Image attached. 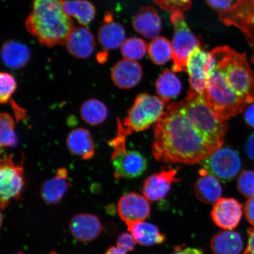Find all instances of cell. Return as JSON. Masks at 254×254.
Here are the masks:
<instances>
[{"label":"cell","mask_w":254,"mask_h":254,"mask_svg":"<svg viewBox=\"0 0 254 254\" xmlns=\"http://www.w3.org/2000/svg\"><path fill=\"white\" fill-rule=\"evenodd\" d=\"M163 10L170 12H184L191 7L192 0H154Z\"/></svg>","instance_id":"34"},{"label":"cell","mask_w":254,"mask_h":254,"mask_svg":"<svg viewBox=\"0 0 254 254\" xmlns=\"http://www.w3.org/2000/svg\"><path fill=\"white\" fill-rule=\"evenodd\" d=\"M68 172L65 168L57 169L55 177L46 181L41 186L40 195L48 204L55 205L62 201L65 193L71 188Z\"/></svg>","instance_id":"17"},{"label":"cell","mask_w":254,"mask_h":254,"mask_svg":"<svg viewBox=\"0 0 254 254\" xmlns=\"http://www.w3.org/2000/svg\"><path fill=\"white\" fill-rule=\"evenodd\" d=\"M178 170L168 168L148 177L142 186L143 195L150 201H158L166 197L173 184L180 181L177 177Z\"/></svg>","instance_id":"14"},{"label":"cell","mask_w":254,"mask_h":254,"mask_svg":"<svg viewBox=\"0 0 254 254\" xmlns=\"http://www.w3.org/2000/svg\"><path fill=\"white\" fill-rule=\"evenodd\" d=\"M1 56L2 62L8 67L20 69L29 62L30 52L28 47L24 44L9 40L2 46Z\"/></svg>","instance_id":"25"},{"label":"cell","mask_w":254,"mask_h":254,"mask_svg":"<svg viewBox=\"0 0 254 254\" xmlns=\"http://www.w3.org/2000/svg\"><path fill=\"white\" fill-rule=\"evenodd\" d=\"M165 103L156 96L140 94L128 111L123 123L118 122V133L126 136L144 131L157 123L165 112Z\"/></svg>","instance_id":"5"},{"label":"cell","mask_w":254,"mask_h":254,"mask_svg":"<svg viewBox=\"0 0 254 254\" xmlns=\"http://www.w3.org/2000/svg\"><path fill=\"white\" fill-rule=\"evenodd\" d=\"M211 216L216 225L225 230L238 227L243 217V206L237 199L221 198L214 204Z\"/></svg>","instance_id":"13"},{"label":"cell","mask_w":254,"mask_h":254,"mask_svg":"<svg viewBox=\"0 0 254 254\" xmlns=\"http://www.w3.org/2000/svg\"><path fill=\"white\" fill-rule=\"evenodd\" d=\"M109 115L106 104L99 100L91 98L85 101L80 108V116L87 125L95 126L103 123Z\"/></svg>","instance_id":"28"},{"label":"cell","mask_w":254,"mask_h":254,"mask_svg":"<svg viewBox=\"0 0 254 254\" xmlns=\"http://www.w3.org/2000/svg\"><path fill=\"white\" fill-rule=\"evenodd\" d=\"M136 244L134 238L130 233H123L117 238V246L127 253L134 250Z\"/></svg>","instance_id":"35"},{"label":"cell","mask_w":254,"mask_h":254,"mask_svg":"<svg viewBox=\"0 0 254 254\" xmlns=\"http://www.w3.org/2000/svg\"><path fill=\"white\" fill-rule=\"evenodd\" d=\"M215 66V59L211 52H206L200 47L195 48L190 54L187 64L190 89L202 96Z\"/></svg>","instance_id":"10"},{"label":"cell","mask_w":254,"mask_h":254,"mask_svg":"<svg viewBox=\"0 0 254 254\" xmlns=\"http://www.w3.org/2000/svg\"><path fill=\"white\" fill-rule=\"evenodd\" d=\"M174 27L172 41L174 72L187 71V62L192 51L199 47V41L187 24L182 12H174L170 17Z\"/></svg>","instance_id":"6"},{"label":"cell","mask_w":254,"mask_h":254,"mask_svg":"<svg viewBox=\"0 0 254 254\" xmlns=\"http://www.w3.org/2000/svg\"><path fill=\"white\" fill-rule=\"evenodd\" d=\"M218 14L222 23L239 28L254 49V0H237L230 8Z\"/></svg>","instance_id":"11"},{"label":"cell","mask_w":254,"mask_h":254,"mask_svg":"<svg viewBox=\"0 0 254 254\" xmlns=\"http://www.w3.org/2000/svg\"><path fill=\"white\" fill-rule=\"evenodd\" d=\"M107 55H105L104 53L98 54V55L97 57L98 62H101L106 61V60L107 59Z\"/></svg>","instance_id":"43"},{"label":"cell","mask_w":254,"mask_h":254,"mask_svg":"<svg viewBox=\"0 0 254 254\" xmlns=\"http://www.w3.org/2000/svg\"><path fill=\"white\" fill-rule=\"evenodd\" d=\"M98 41L107 49H116L122 47L126 40V31L122 24L113 21V15H105L104 23L101 25L98 33Z\"/></svg>","instance_id":"20"},{"label":"cell","mask_w":254,"mask_h":254,"mask_svg":"<svg viewBox=\"0 0 254 254\" xmlns=\"http://www.w3.org/2000/svg\"><path fill=\"white\" fill-rule=\"evenodd\" d=\"M245 151L247 156L254 161V133L248 139L245 146Z\"/></svg>","instance_id":"41"},{"label":"cell","mask_w":254,"mask_h":254,"mask_svg":"<svg viewBox=\"0 0 254 254\" xmlns=\"http://www.w3.org/2000/svg\"><path fill=\"white\" fill-rule=\"evenodd\" d=\"M247 246L243 254H254V227L247 231Z\"/></svg>","instance_id":"38"},{"label":"cell","mask_w":254,"mask_h":254,"mask_svg":"<svg viewBox=\"0 0 254 254\" xmlns=\"http://www.w3.org/2000/svg\"><path fill=\"white\" fill-rule=\"evenodd\" d=\"M215 65L238 96L247 105L254 101V75L246 54L240 53L228 46L211 51Z\"/></svg>","instance_id":"3"},{"label":"cell","mask_w":254,"mask_h":254,"mask_svg":"<svg viewBox=\"0 0 254 254\" xmlns=\"http://www.w3.org/2000/svg\"><path fill=\"white\" fill-rule=\"evenodd\" d=\"M110 144L114 150L111 162L116 179H134L141 176L147 170V159L140 152L127 150L125 138L117 136Z\"/></svg>","instance_id":"7"},{"label":"cell","mask_w":254,"mask_h":254,"mask_svg":"<svg viewBox=\"0 0 254 254\" xmlns=\"http://www.w3.org/2000/svg\"><path fill=\"white\" fill-rule=\"evenodd\" d=\"M148 53L155 64L164 65L173 59L172 44L166 38L157 37L149 44Z\"/></svg>","instance_id":"29"},{"label":"cell","mask_w":254,"mask_h":254,"mask_svg":"<svg viewBox=\"0 0 254 254\" xmlns=\"http://www.w3.org/2000/svg\"><path fill=\"white\" fill-rule=\"evenodd\" d=\"M17 87V81L13 76L7 72H1L0 74V103H7Z\"/></svg>","instance_id":"32"},{"label":"cell","mask_w":254,"mask_h":254,"mask_svg":"<svg viewBox=\"0 0 254 254\" xmlns=\"http://www.w3.org/2000/svg\"><path fill=\"white\" fill-rule=\"evenodd\" d=\"M202 169L222 182L233 180L239 173L241 160L236 151L230 148H220L201 162Z\"/></svg>","instance_id":"9"},{"label":"cell","mask_w":254,"mask_h":254,"mask_svg":"<svg viewBox=\"0 0 254 254\" xmlns=\"http://www.w3.org/2000/svg\"><path fill=\"white\" fill-rule=\"evenodd\" d=\"M65 45L68 52L72 56L86 59L94 52L95 38L86 28H74L66 40Z\"/></svg>","instance_id":"18"},{"label":"cell","mask_w":254,"mask_h":254,"mask_svg":"<svg viewBox=\"0 0 254 254\" xmlns=\"http://www.w3.org/2000/svg\"><path fill=\"white\" fill-rule=\"evenodd\" d=\"M199 174L200 177L194 185L196 198L204 204H214L221 198L222 195V189L220 181L203 169L199 171Z\"/></svg>","instance_id":"22"},{"label":"cell","mask_w":254,"mask_h":254,"mask_svg":"<svg viewBox=\"0 0 254 254\" xmlns=\"http://www.w3.org/2000/svg\"><path fill=\"white\" fill-rule=\"evenodd\" d=\"M69 228L76 240L82 243H87L99 237L103 230V225L97 216L82 213L72 217L69 222Z\"/></svg>","instance_id":"15"},{"label":"cell","mask_w":254,"mask_h":254,"mask_svg":"<svg viewBox=\"0 0 254 254\" xmlns=\"http://www.w3.org/2000/svg\"><path fill=\"white\" fill-rule=\"evenodd\" d=\"M206 4L218 13L227 10L233 6L234 0H205Z\"/></svg>","instance_id":"36"},{"label":"cell","mask_w":254,"mask_h":254,"mask_svg":"<svg viewBox=\"0 0 254 254\" xmlns=\"http://www.w3.org/2000/svg\"><path fill=\"white\" fill-rule=\"evenodd\" d=\"M244 119L248 125L254 128V101L246 110Z\"/></svg>","instance_id":"40"},{"label":"cell","mask_w":254,"mask_h":254,"mask_svg":"<svg viewBox=\"0 0 254 254\" xmlns=\"http://www.w3.org/2000/svg\"><path fill=\"white\" fill-rule=\"evenodd\" d=\"M171 254H204V253L203 250L196 248L178 246L175 248L174 252Z\"/></svg>","instance_id":"39"},{"label":"cell","mask_w":254,"mask_h":254,"mask_svg":"<svg viewBox=\"0 0 254 254\" xmlns=\"http://www.w3.org/2000/svg\"><path fill=\"white\" fill-rule=\"evenodd\" d=\"M25 186L23 163L16 164L11 155L1 157L0 163V204L7 207L13 199L20 197Z\"/></svg>","instance_id":"8"},{"label":"cell","mask_w":254,"mask_h":254,"mask_svg":"<svg viewBox=\"0 0 254 254\" xmlns=\"http://www.w3.org/2000/svg\"><path fill=\"white\" fill-rule=\"evenodd\" d=\"M64 10L69 17H74L79 24L86 25L93 21L96 9L87 0H60Z\"/></svg>","instance_id":"26"},{"label":"cell","mask_w":254,"mask_h":254,"mask_svg":"<svg viewBox=\"0 0 254 254\" xmlns=\"http://www.w3.org/2000/svg\"><path fill=\"white\" fill-rule=\"evenodd\" d=\"M132 27L146 39H154L161 31V19L152 6L143 7L133 19Z\"/></svg>","instance_id":"19"},{"label":"cell","mask_w":254,"mask_h":254,"mask_svg":"<svg viewBox=\"0 0 254 254\" xmlns=\"http://www.w3.org/2000/svg\"><path fill=\"white\" fill-rule=\"evenodd\" d=\"M228 129L201 95L190 89L155 124L152 154L166 164L201 163L221 148Z\"/></svg>","instance_id":"1"},{"label":"cell","mask_w":254,"mask_h":254,"mask_svg":"<svg viewBox=\"0 0 254 254\" xmlns=\"http://www.w3.org/2000/svg\"><path fill=\"white\" fill-rule=\"evenodd\" d=\"M104 254H127V252L118 246H111Z\"/></svg>","instance_id":"42"},{"label":"cell","mask_w":254,"mask_h":254,"mask_svg":"<svg viewBox=\"0 0 254 254\" xmlns=\"http://www.w3.org/2000/svg\"><path fill=\"white\" fill-rule=\"evenodd\" d=\"M148 46L144 40L131 37L126 40L121 47V52L125 59L136 60L144 57L148 51Z\"/></svg>","instance_id":"31"},{"label":"cell","mask_w":254,"mask_h":254,"mask_svg":"<svg viewBox=\"0 0 254 254\" xmlns=\"http://www.w3.org/2000/svg\"><path fill=\"white\" fill-rule=\"evenodd\" d=\"M17 138L15 131V122L7 113L0 115V145L1 148L14 147L17 145Z\"/></svg>","instance_id":"30"},{"label":"cell","mask_w":254,"mask_h":254,"mask_svg":"<svg viewBox=\"0 0 254 254\" xmlns=\"http://www.w3.org/2000/svg\"></svg>","instance_id":"45"},{"label":"cell","mask_w":254,"mask_h":254,"mask_svg":"<svg viewBox=\"0 0 254 254\" xmlns=\"http://www.w3.org/2000/svg\"><path fill=\"white\" fill-rule=\"evenodd\" d=\"M142 77V66L134 60L124 59L114 65L111 77L117 87L123 90L137 85Z\"/></svg>","instance_id":"16"},{"label":"cell","mask_w":254,"mask_h":254,"mask_svg":"<svg viewBox=\"0 0 254 254\" xmlns=\"http://www.w3.org/2000/svg\"><path fill=\"white\" fill-rule=\"evenodd\" d=\"M180 79L170 70H164L155 82V88L159 97L165 103L176 98L182 91Z\"/></svg>","instance_id":"27"},{"label":"cell","mask_w":254,"mask_h":254,"mask_svg":"<svg viewBox=\"0 0 254 254\" xmlns=\"http://www.w3.org/2000/svg\"><path fill=\"white\" fill-rule=\"evenodd\" d=\"M244 243L241 235L236 231L219 232L212 237L211 249L214 254H241Z\"/></svg>","instance_id":"24"},{"label":"cell","mask_w":254,"mask_h":254,"mask_svg":"<svg viewBox=\"0 0 254 254\" xmlns=\"http://www.w3.org/2000/svg\"><path fill=\"white\" fill-rule=\"evenodd\" d=\"M118 214L126 224L144 221L150 217V201L144 195L136 192H129L122 196L117 205Z\"/></svg>","instance_id":"12"},{"label":"cell","mask_w":254,"mask_h":254,"mask_svg":"<svg viewBox=\"0 0 254 254\" xmlns=\"http://www.w3.org/2000/svg\"><path fill=\"white\" fill-rule=\"evenodd\" d=\"M25 25L28 33L49 47L64 45L74 28L60 0H33Z\"/></svg>","instance_id":"2"},{"label":"cell","mask_w":254,"mask_h":254,"mask_svg":"<svg viewBox=\"0 0 254 254\" xmlns=\"http://www.w3.org/2000/svg\"><path fill=\"white\" fill-rule=\"evenodd\" d=\"M238 191L248 198L254 196V171H243L237 179Z\"/></svg>","instance_id":"33"},{"label":"cell","mask_w":254,"mask_h":254,"mask_svg":"<svg viewBox=\"0 0 254 254\" xmlns=\"http://www.w3.org/2000/svg\"><path fill=\"white\" fill-rule=\"evenodd\" d=\"M202 97L215 116L224 122L242 113L247 106L235 93L216 65Z\"/></svg>","instance_id":"4"},{"label":"cell","mask_w":254,"mask_h":254,"mask_svg":"<svg viewBox=\"0 0 254 254\" xmlns=\"http://www.w3.org/2000/svg\"><path fill=\"white\" fill-rule=\"evenodd\" d=\"M129 233L136 243L143 246L160 245L166 241V236L157 226L144 221L126 224Z\"/></svg>","instance_id":"23"},{"label":"cell","mask_w":254,"mask_h":254,"mask_svg":"<svg viewBox=\"0 0 254 254\" xmlns=\"http://www.w3.org/2000/svg\"><path fill=\"white\" fill-rule=\"evenodd\" d=\"M244 211L247 221L254 227V196L247 200Z\"/></svg>","instance_id":"37"},{"label":"cell","mask_w":254,"mask_h":254,"mask_svg":"<svg viewBox=\"0 0 254 254\" xmlns=\"http://www.w3.org/2000/svg\"><path fill=\"white\" fill-rule=\"evenodd\" d=\"M68 150L84 160H90L95 155L93 136L88 129L77 128L72 129L66 137Z\"/></svg>","instance_id":"21"},{"label":"cell","mask_w":254,"mask_h":254,"mask_svg":"<svg viewBox=\"0 0 254 254\" xmlns=\"http://www.w3.org/2000/svg\"><path fill=\"white\" fill-rule=\"evenodd\" d=\"M25 254L23 253H21V252H18L17 253H15V254Z\"/></svg>","instance_id":"44"}]
</instances>
